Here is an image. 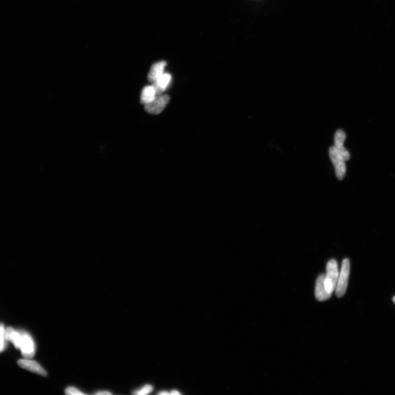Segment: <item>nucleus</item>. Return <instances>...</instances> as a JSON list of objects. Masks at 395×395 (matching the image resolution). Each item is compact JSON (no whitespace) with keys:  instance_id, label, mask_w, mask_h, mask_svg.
Wrapping results in <instances>:
<instances>
[{"instance_id":"nucleus-1","label":"nucleus","mask_w":395,"mask_h":395,"mask_svg":"<svg viewBox=\"0 0 395 395\" xmlns=\"http://www.w3.org/2000/svg\"><path fill=\"white\" fill-rule=\"evenodd\" d=\"M339 279L338 264L334 259L331 260L327 265V273L324 284L328 293L332 294L336 289Z\"/></svg>"},{"instance_id":"nucleus-2","label":"nucleus","mask_w":395,"mask_h":395,"mask_svg":"<svg viewBox=\"0 0 395 395\" xmlns=\"http://www.w3.org/2000/svg\"><path fill=\"white\" fill-rule=\"evenodd\" d=\"M350 269V263L348 259H345L341 269L336 290V296L340 298L345 294L348 287Z\"/></svg>"},{"instance_id":"nucleus-3","label":"nucleus","mask_w":395,"mask_h":395,"mask_svg":"<svg viewBox=\"0 0 395 395\" xmlns=\"http://www.w3.org/2000/svg\"><path fill=\"white\" fill-rule=\"evenodd\" d=\"M170 100V96L167 95H156L152 101L144 105V110L150 115H159L168 104Z\"/></svg>"},{"instance_id":"nucleus-4","label":"nucleus","mask_w":395,"mask_h":395,"mask_svg":"<svg viewBox=\"0 0 395 395\" xmlns=\"http://www.w3.org/2000/svg\"><path fill=\"white\" fill-rule=\"evenodd\" d=\"M330 158L335 167V173L339 180L343 179L346 174L345 160L342 155L334 146L329 149Z\"/></svg>"},{"instance_id":"nucleus-5","label":"nucleus","mask_w":395,"mask_h":395,"mask_svg":"<svg viewBox=\"0 0 395 395\" xmlns=\"http://www.w3.org/2000/svg\"><path fill=\"white\" fill-rule=\"evenodd\" d=\"M21 344L20 349L21 354L26 359L33 358L35 353V346L30 335L24 331L20 332Z\"/></svg>"},{"instance_id":"nucleus-6","label":"nucleus","mask_w":395,"mask_h":395,"mask_svg":"<svg viewBox=\"0 0 395 395\" xmlns=\"http://www.w3.org/2000/svg\"><path fill=\"white\" fill-rule=\"evenodd\" d=\"M346 139V134L342 130H338L335 132L334 136V146L339 152L342 155L345 161H348L350 158V154L344 146Z\"/></svg>"},{"instance_id":"nucleus-7","label":"nucleus","mask_w":395,"mask_h":395,"mask_svg":"<svg viewBox=\"0 0 395 395\" xmlns=\"http://www.w3.org/2000/svg\"><path fill=\"white\" fill-rule=\"evenodd\" d=\"M18 364L22 369L36 373V374L44 377L47 376L46 371L36 361L26 359H21L18 361Z\"/></svg>"},{"instance_id":"nucleus-8","label":"nucleus","mask_w":395,"mask_h":395,"mask_svg":"<svg viewBox=\"0 0 395 395\" xmlns=\"http://www.w3.org/2000/svg\"><path fill=\"white\" fill-rule=\"evenodd\" d=\"M325 275L322 274L318 276L316 281L315 288V296L319 301L327 300L331 297L332 294L327 291L325 284H324Z\"/></svg>"},{"instance_id":"nucleus-9","label":"nucleus","mask_w":395,"mask_h":395,"mask_svg":"<svg viewBox=\"0 0 395 395\" xmlns=\"http://www.w3.org/2000/svg\"><path fill=\"white\" fill-rule=\"evenodd\" d=\"M171 79V77L170 74H163L153 83L152 86L155 91L156 95H161L164 93L167 86L169 84Z\"/></svg>"},{"instance_id":"nucleus-10","label":"nucleus","mask_w":395,"mask_h":395,"mask_svg":"<svg viewBox=\"0 0 395 395\" xmlns=\"http://www.w3.org/2000/svg\"><path fill=\"white\" fill-rule=\"evenodd\" d=\"M166 66V63L164 61H161L153 64L152 67H151L148 75V82L153 83L162 74H163L164 70Z\"/></svg>"},{"instance_id":"nucleus-11","label":"nucleus","mask_w":395,"mask_h":395,"mask_svg":"<svg viewBox=\"0 0 395 395\" xmlns=\"http://www.w3.org/2000/svg\"><path fill=\"white\" fill-rule=\"evenodd\" d=\"M4 337L6 340L11 342L16 349H20L21 344V335L20 333L16 332L12 327H7L5 329Z\"/></svg>"},{"instance_id":"nucleus-12","label":"nucleus","mask_w":395,"mask_h":395,"mask_svg":"<svg viewBox=\"0 0 395 395\" xmlns=\"http://www.w3.org/2000/svg\"><path fill=\"white\" fill-rule=\"evenodd\" d=\"M155 91L152 85L143 88L140 95V102L144 105L152 101L156 96Z\"/></svg>"},{"instance_id":"nucleus-13","label":"nucleus","mask_w":395,"mask_h":395,"mask_svg":"<svg viewBox=\"0 0 395 395\" xmlns=\"http://www.w3.org/2000/svg\"><path fill=\"white\" fill-rule=\"evenodd\" d=\"M4 326L2 323H0V353H2L5 347Z\"/></svg>"},{"instance_id":"nucleus-14","label":"nucleus","mask_w":395,"mask_h":395,"mask_svg":"<svg viewBox=\"0 0 395 395\" xmlns=\"http://www.w3.org/2000/svg\"><path fill=\"white\" fill-rule=\"evenodd\" d=\"M153 387L149 385L144 386L142 389L134 393V394L139 395H147L152 392Z\"/></svg>"},{"instance_id":"nucleus-15","label":"nucleus","mask_w":395,"mask_h":395,"mask_svg":"<svg viewBox=\"0 0 395 395\" xmlns=\"http://www.w3.org/2000/svg\"><path fill=\"white\" fill-rule=\"evenodd\" d=\"M66 394L67 395H84L85 394L81 392L77 388L73 387H69L66 390Z\"/></svg>"},{"instance_id":"nucleus-16","label":"nucleus","mask_w":395,"mask_h":395,"mask_svg":"<svg viewBox=\"0 0 395 395\" xmlns=\"http://www.w3.org/2000/svg\"><path fill=\"white\" fill-rule=\"evenodd\" d=\"M96 395H112V394L110 392L102 391L96 393Z\"/></svg>"},{"instance_id":"nucleus-17","label":"nucleus","mask_w":395,"mask_h":395,"mask_svg":"<svg viewBox=\"0 0 395 395\" xmlns=\"http://www.w3.org/2000/svg\"><path fill=\"white\" fill-rule=\"evenodd\" d=\"M170 394L173 395H180L181 394L179 392H178L177 391H172L171 392Z\"/></svg>"},{"instance_id":"nucleus-18","label":"nucleus","mask_w":395,"mask_h":395,"mask_svg":"<svg viewBox=\"0 0 395 395\" xmlns=\"http://www.w3.org/2000/svg\"><path fill=\"white\" fill-rule=\"evenodd\" d=\"M158 395H169V394L168 393L166 392H164L159 393L158 394Z\"/></svg>"},{"instance_id":"nucleus-19","label":"nucleus","mask_w":395,"mask_h":395,"mask_svg":"<svg viewBox=\"0 0 395 395\" xmlns=\"http://www.w3.org/2000/svg\"><path fill=\"white\" fill-rule=\"evenodd\" d=\"M393 301H394V303L395 304V296L393 298Z\"/></svg>"}]
</instances>
